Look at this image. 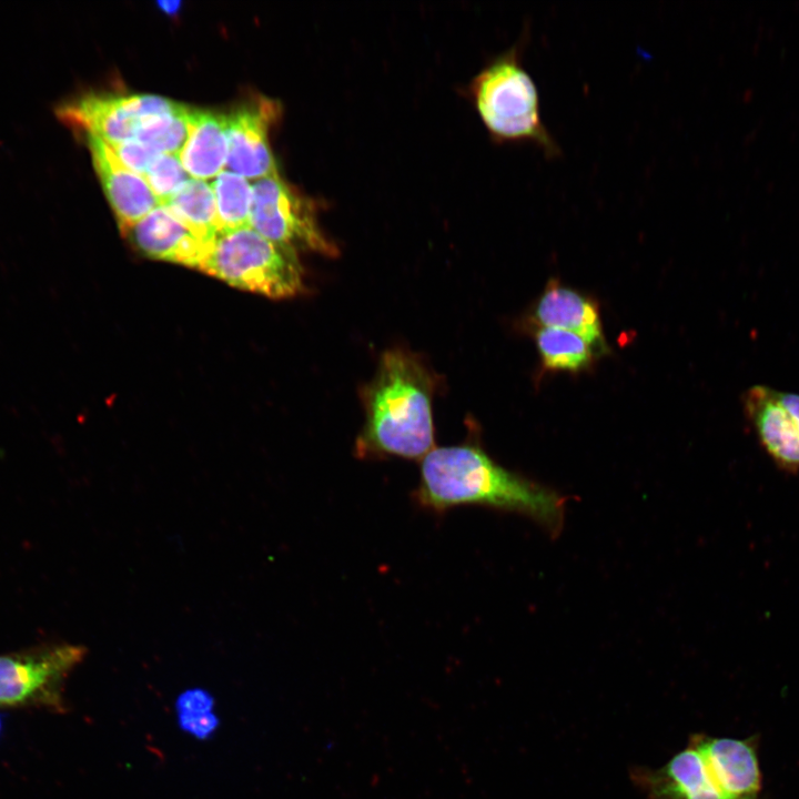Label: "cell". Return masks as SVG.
<instances>
[{"mask_svg":"<svg viewBox=\"0 0 799 799\" xmlns=\"http://www.w3.org/2000/svg\"><path fill=\"white\" fill-rule=\"evenodd\" d=\"M533 322L538 327L567 330L585 338L595 351L606 347L596 303L581 293L550 280L537 300Z\"/></svg>","mask_w":799,"mask_h":799,"instance_id":"12","label":"cell"},{"mask_svg":"<svg viewBox=\"0 0 799 799\" xmlns=\"http://www.w3.org/2000/svg\"><path fill=\"white\" fill-rule=\"evenodd\" d=\"M85 648L55 645L0 656V706L62 708V687Z\"/></svg>","mask_w":799,"mask_h":799,"instance_id":"6","label":"cell"},{"mask_svg":"<svg viewBox=\"0 0 799 799\" xmlns=\"http://www.w3.org/2000/svg\"><path fill=\"white\" fill-rule=\"evenodd\" d=\"M636 780L651 799H724L691 744L661 768L637 772Z\"/></svg>","mask_w":799,"mask_h":799,"instance_id":"14","label":"cell"},{"mask_svg":"<svg viewBox=\"0 0 799 799\" xmlns=\"http://www.w3.org/2000/svg\"><path fill=\"white\" fill-rule=\"evenodd\" d=\"M181 4V1H158L159 8L169 16L176 14Z\"/></svg>","mask_w":799,"mask_h":799,"instance_id":"25","label":"cell"},{"mask_svg":"<svg viewBox=\"0 0 799 799\" xmlns=\"http://www.w3.org/2000/svg\"><path fill=\"white\" fill-rule=\"evenodd\" d=\"M227 158L225 114L210 110L189 109V135L180 153L186 172L193 179L215 178Z\"/></svg>","mask_w":799,"mask_h":799,"instance_id":"15","label":"cell"},{"mask_svg":"<svg viewBox=\"0 0 799 799\" xmlns=\"http://www.w3.org/2000/svg\"><path fill=\"white\" fill-rule=\"evenodd\" d=\"M57 114L64 123L112 145L136 138L144 119L143 94L88 92L63 103Z\"/></svg>","mask_w":799,"mask_h":799,"instance_id":"8","label":"cell"},{"mask_svg":"<svg viewBox=\"0 0 799 799\" xmlns=\"http://www.w3.org/2000/svg\"><path fill=\"white\" fill-rule=\"evenodd\" d=\"M472 89L479 117L497 140L528 142L548 159L562 155L560 145L543 121L539 92L522 64L518 47L483 69Z\"/></svg>","mask_w":799,"mask_h":799,"instance_id":"3","label":"cell"},{"mask_svg":"<svg viewBox=\"0 0 799 799\" xmlns=\"http://www.w3.org/2000/svg\"><path fill=\"white\" fill-rule=\"evenodd\" d=\"M745 403L760 443L773 462L785 471H799V428L776 400L773 390L754 386Z\"/></svg>","mask_w":799,"mask_h":799,"instance_id":"13","label":"cell"},{"mask_svg":"<svg viewBox=\"0 0 799 799\" xmlns=\"http://www.w3.org/2000/svg\"><path fill=\"white\" fill-rule=\"evenodd\" d=\"M189 109L180 104L173 111L143 120L135 139L159 153L180 154L189 135Z\"/></svg>","mask_w":799,"mask_h":799,"instance_id":"19","label":"cell"},{"mask_svg":"<svg viewBox=\"0 0 799 799\" xmlns=\"http://www.w3.org/2000/svg\"><path fill=\"white\" fill-rule=\"evenodd\" d=\"M161 204L205 241L219 231L214 193L204 180L191 178Z\"/></svg>","mask_w":799,"mask_h":799,"instance_id":"16","label":"cell"},{"mask_svg":"<svg viewBox=\"0 0 799 799\" xmlns=\"http://www.w3.org/2000/svg\"><path fill=\"white\" fill-rule=\"evenodd\" d=\"M535 341L543 365L550 371L584 370L596 352L580 335L557 327H538Z\"/></svg>","mask_w":799,"mask_h":799,"instance_id":"17","label":"cell"},{"mask_svg":"<svg viewBox=\"0 0 799 799\" xmlns=\"http://www.w3.org/2000/svg\"><path fill=\"white\" fill-rule=\"evenodd\" d=\"M122 233L144 256L195 269L210 243L192 232L162 204Z\"/></svg>","mask_w":799,"mask_h":799,"instance_id":"11","label":"cell"},{"mask_svg":"<svg viewBox=\"0 0 799 799\" xmlns=\"http://www.w3.org/2000/svg\"><path fill=\"white\" fill-rule=\"evenodd\" d=\"M213 697L205 690L194 688L182 692L176 700L178 717H194L213 711Z\"/></svg>","mask_w":799,"mask_h":799,"instance_id":"22","label":"cell"},{"mask_svg":"<svg viewBox=\"0 0 799 799\" xmlns=\"http://www.w3.org/2000/svg\"><path fill=\"white\" fill-rule=\"evenodd\" d=\"M0 727H1V720H0Z\"/></svg>","mask_w":799,"mask_h":799,"instance_id":"26","label":"cell"},{"mask_svg":"<svg viewBox=\"0 0 799 799\" xmlns=\"http://www.w3.org/2000/svg\"><path fill=\"white\" fill-rule=\"evenodd\" d=\"M211 186L216 204L218 232L251 226L252 185L247 179L222 171Z\"/></svg>","mask_w":799,"mask_h":799,"instance_id":"18","label":"cell"},{"mask_svg":"<svg viewBox=\"0 0 799 799\" xmlns=\"http://www.w3.org/2000/svg\"><path fill=\"white\" fill-rule=\"evenodd\" d=\"M415 497L425 509L485 506L530 517L552 533L564 519L565 498L498 465L481 447L433 448L421 465Z\"/></svg>","mask_w":799,"mask_h":799,"instance_id":"1","label":"cell"},{"mask_svg":"<svg viewBox=\"0 0 799 799\" xmlns=\"http://www.w3.org/2000/svg\"><path fill=\"white\" fill-rule=\"evenodd\" d=\"M110 145V144H109ZM120 161L131 171L144 175L160 154L136 139L110 145Z\"/></svg>","mask_w":799,"mask_h":799,"instance_id":"21","label":"cell"},{"mask_svg":"<svg viewBox=\"0 0 799 799\" xmlns=\"http://www.w3.org/2000/svg\"><path fill=\"white\" fill-rule=\"evenodd\" d=\"M432 390L427 370L414 355L385 352L363 391L366 419L355 454L423 459L434 448Z\"/></svg>","mask_w":799,"mask_h":799,"instance_id":"2","label":"cell"},{"mask_svg":"<svg viewBox=\"0 0 799 799\" xmlns=\"http://www.w3.org/2000/svg\"><path fill=\"white\" fill-rule=\"evenodd\" d=\"M87 142L95 172L123 232L159 206L160 201L144 178L128 169L107 142L91 134H87Z\"/></svg>","mask_w":799,"mask_h":799,"instance_id":"10","label":"cell"},{"mask_svg":"<svg viewBox=\"0 0 799 799\" xmlns=\"http://www.w3.org/2000/svg\"><path fill=\"white\" fill-rule=\"evenodd\" d=\"M179 725L188 734L200 739H205L212 736L218 728L219 718L212 711L195 717H180Z\"/></svg>","mask_w":799,"mask_h":799,"instance_id":"23","label":"cell"},{"mask_svg":"<svg viewBox=\"0 0 799 799\" xmlns=\"http://www.w3.org/2000/svg\"><path fill=\"white\" fill-rule=\"evenodd\" d=\"M704 758L710 778L724 799H758L761 773L754 739L715 738L690 740Z\"/></svg>","mask_w":799,"mask_h":799,"instance_id":"9","label":"cell"},{"mask_svg":"<svg viewBox=\"0 0 799 799\" xmlns=\"http://www.w3.org/2000/svg\"><path fill=\"white\" fill-rule=\"evenodd\" d=\"M198 270L272 299L291 297L303 289L297 252L270 241L251 226L218 232Z\"/></svg>","mask_w":799,"mask_h":799,"instance_id":"4","label":"cell"},{"mask_svg":"<svg viewBox=\"0 0 799 799\" xmlns=\"http://www.w3.org/2000/svg\"><path fill=\"white\" fill-rule=\"evenodd\" d=\"M250 225L270 241L294 251L335 256L336 246L323 234L315 205L279 173L252 184Z\"/></svg>","mask_w":799,"mask_h":799,"instance_id":"5","label":"cell"},{"mask_svg":"<svg viewBox=\"0 0 799 799\" xmlns=\"http://www.w3.org/2000/svg\"><path fill=\"white\" fill-rule=\"evenodd\" d=\"M775 397L780 405L787 411L790 417L799 428V395L793 393L776 392Z\"/></svg>","mask_w":799,"mask_h":799,"instance_id":"24","label":"cell"},{"mask_svg":"<svg viewBox=\"0 0 799 799\" xmlns=\"http://www.w3.org/2000/svg\"><path fill=\"white\" fill-rule=\"evenodd\" d=\"M280 110L275 100L260 97L225 114L226 166L231 172L257 180L279 173L267 136Z\"/></svg>","mask_w":799,"mask_h":799,"instance_id":"7","label":"cell"},{"mask_svg":"<svg viewBox=\"0 0 799 799\" xmlns=\"http://www.w3.org/2000/svg\"><path fill=\"white\" fill-rule=\"evenodd\" d=\"M143 178L159 199L160 204L191 179L182 164L180 154L173 153H160Z\"/></svg>","mask_w":799,"mask_h":799,"instance_id":"20","label":"cell"}]
</instances>
